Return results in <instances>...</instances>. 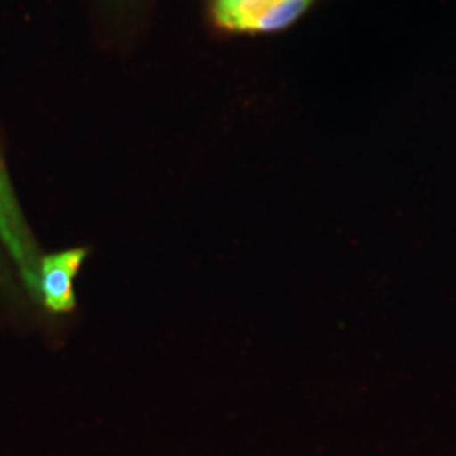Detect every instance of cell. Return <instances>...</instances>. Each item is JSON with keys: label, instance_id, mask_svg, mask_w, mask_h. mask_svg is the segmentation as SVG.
Returning a JSON list of instances; mask_svg holds the SVG:
<instances>
[{"label": "cell", "instance_id": "obj_4", "mask_svg": "<svg viewBox=\"0 0 456 456\" xmlns=\"http://www.w3.org/2000/svg\"><path fill=\"white\" fill-rule=\"evenodd\" d=\"M269 2L271 0H216V20L224 28L240 31L245 20Z\"/></svg>", "mask_w": 456, "mask_h": 456}, {"label": "cell", "instance_id": "obj_3", "mask_svg": "<svg viewBox=\"0 0 456 456\" xmlns=\"http://www.w3.org/2000/svg\"><path fill=\"white\" fill-rule=\"evenodd\" d=\"M311 0H271L261 11L248 17L240 31H277L293 24L305 12Z\"/></svg>", "mask_w": 456, "mask_h": 456}, {"label": "cell", "instance_id": "obj_1", "mask_svg": "<svg viewBox=\"0 0 456 456\" xmlns=\"http://www.w3.org/2000/svg\"><path fill=\"white\" fill-rule=\"evenodd\" d=\"M0 240L12 256L34 297L41 294V262L39 250L17 203L14 188L9 181L5 166L0 156Z\"/></svg>", "mask_w": 456, "mask_h": 456}, {"label": "cell", "instance_id": "obj_2", "mask_svg": "<svg viewBox=\"0 0 456 456\" xmlns=\"http://www.w3.org/2000/svg\"><path fill=\"white\" fill-rule=\"evenodd\" d=\"M86 257L85 248H73L53 254L41 262V296L45 305L54 313L75 308L73 277L77 276Z\"/></svg>", "mask_w": 456, "mask_h": 456}, {"label": "cell", "instance_id": "obj_5", "mask_svg": "<svg viewBox=\"0 0 456 456\" xmlns=\"http://www.w3.org/2000/svg\"><path fill=\"white\" fill-rule=\"evenodd\" d=\"M0 288H11L9 274H7V269H5V265H4L2 257H0Z\"/></svg>", "mask_w": 456, "mask_h": 456}]
</instances>
